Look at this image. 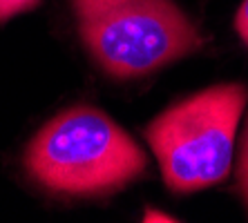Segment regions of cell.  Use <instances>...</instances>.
I'll return each instance as SVG.
<instances>
[{
  "label": "cell",
  "instance_id": "obj_1",
  "mask_svg": "<svg viewBox=\"0 0 248 223\" xmlns=\"http://www.w3.org/2000/svg\"><path fill=\"white\" fill-rule=\"evenodd\" d=\"M148 167L143 149L121 125L90 105H76L41 127L25 149V170L58 196H108Z\"/></svg>",
  "mask_w": 248,
  "mask_h": 223
},
{
  "label": "cell",
  "instance_id": "obj_2",
  "mask_svg": "<svg viewBox=\"0 0 248 223\" xmlns=\"http://www.w3.org/2000/svg\"><path fill=\"white\" fill-rule=\"evenodd\" d=\"M72 12L94 63L116 80L150 76L206 43L174 0H72Z\"/></svg>",
  "mask_w": 248,
  "mask_h": 223
},
{
  "label": "cell",
  "instance_id": "obj_3",
  "mask_svg": "<svg viewBox=\"0 0 248 223\" xmlns=\"http://www.w3.org/2000/svg\"><path fill=\"white\" fill-rule=\"evenodd\" d=\"M248 89L224 83L168 107L143 130L170 192L192 194L221 183L232 165Z\"/></svg>",
  "mask_w": 248,
  "mask_h": 223
},
{
  "label": "cell",
  "instance_id": "obj_4",
  "mask_svg": "<svg viewBox=\"0 0 248 223\" xmlns=\"http://www.w3.org/2000/svg\"><path fill=\"white\" fill-rule=\"evenodd\" d=\"M237 178H239V192H242L244 206L248 212V120L242 134V145H239V167H237Z\"/></svg>",
  "mask_w": 248,
  "mask_h": 223
},
{
  "label": "cell",
  "instance_id": "obj_5",
  "mask_svg": "<svg viewBox=\"0 0 248 223\" xmlns=\"http://www.w3.org/2000/svg\"><path fill=\"white\" fill-rule=\"evenodd\" d=\"M38 5H41V0H0V25H5L14 16L31 12Z\"/></svg>",
  "mask_w": 248,
  "mask_h": 223
},
{
  "label": "cell",
  "instance_id": "obj_6",
  "mask_svg": "<svg viewBox=\"0 0 248 223\" xmlns=\"http://www.w3.org/2000/svg\"><path fill=\"white\" fill-rule=\"evenodd\" d=\"M235 29H237V34H239V38H242L248 47V0H242V5L237 9Z\"/></svg>",
  "mask_w": 248,
  "mask_h": 223
},
{
  "label": "cell",
  "instance_id": "obj_7",
  "mask_svg": "<svg viewBox=\"0 0 248 223\" xmlns=\"http://www.w3.org/2000/svg\"><path fill=\"white\" fill-rule=\"evenodd\" d=\"M145 221H172L166 214H155V212H145Z\"/></svg>",
  "mask_w": 248,
  "mask_h": 223
}]
</instances>
